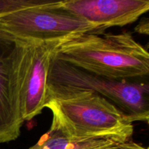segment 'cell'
Here are the masks:
<instances>
[{"label":"cell","instance_id":"4","mask_svg":"<svg viewBox=\"0 0 149 149\" xmlns=\"http://www.w3.org/2000/svg\"><path fill=\"white\" fill-rule=\"evenodd\" d=\"M61 3L0 17V31L20 40L49 42L81 33H101L106 30L61 8Z\"/></svg>","mask_w":149,"mask_h":149},{"label":"cell","instance_id":"2","mask_svg":"<svg viewBox=\"0 0 149 149\" xmlns=\"http://www.w3.org/2000/svg\"><path fill=\"white\" fill-rule=\"evenodd\" d=\"M53 58L81 69L116 80L149 74V53L131 33H81L57 42Z\"/></svg>","mask_w":149,"mask_h":149},{"label":"cell","instance_id":"8","mask_svg":"<svg viewBox=\"0 0 149 149\" xmlns=\"http://www.w3.org/2000/svg\"><path fill=\"white\" fill-rule=\"evenodd\" d=\"M122 143L106 138L71 139L49 129L28 149H113Z\"/></svg>","mask_w":149,"mask_h":149},{"label":"cell","instance_id":"11","mask_svg":"<svg viewBox=\"0 0 149 149\" xmlns=\"http://www.w3.org/2000/svg\"><path fill=\"white\" fill-rule=\"evenodd\" d=\"M113 149H148L147 148H145L143 146H141V144H138L137 143L133 142L132 140L127 141V142H125L124 143L121 144L119 146L114 148Z\"/></svg>","mask_w":149,"mask_h":149},{"label":"cell","instance_id":"7","mask_svg":"<svg viewBox=\"0 0 149 149\" xmlns=\"http://www.w3.org/2000/svg\"><path fill=\"white\" fill-rule=\"evenodd\" d=\"M61 8L107 29L131 24L149 10L148 0H62Z\"/></svg>","mask_w":149,"mask_h":149},{"label":"cell","instance_id":"3","mask_svg":"<svg viewBox=\"0 0 149 149\" xmlns=\"http://www.w3.org/2000/svg\"><path fill=\"white\" fill-rule=\"evenodd\" d=\"M47 86L70 90H90L100 95L117 106L132 123L148 122V82L106 78L52 56Z\"/></svg>","mask_w":149,"mask_h":149},{"label":"cell","instance_id":"9","mask_svg":"<svg viewBox=\"0 0 149 149\" xmlns=\"http://www.w3.org/2000/svg\"><path fill=\"white\" fill-rule=\"evenodd\" d=\"M59 1L50 0H0V17L26 9L55 5Z\"/></svg>","mask_w":149,"mask_h":149},{"label":"cell","instance_id":"5","mask_svg":"<svg viewBox=\"0 0 149 149\" xmlns=\"http://www.w3.org/2000/svg\"><path fill=\"white\" fill-rule=\"evenodd\" d=\"M26 41L0 31V144L15 141L23 123L20 68Z\"/></svg>","mask_w":149,"mask_h":149},{"label":"cell","instance_id":"1","mask_svg":"<svg viewBox=\"0 0 149 149\" xmlns=\"http://www.w3.org/2000/svg\"><path fill=\"white\" fill-rule=\"evenodd\" d=\"M45 108L52 113L50 129L71 139L106 138L125 143L134 125L114 104L87 90L47 86Z\"/></svg>","mask_w":149,"mask_h":149},{"label":"cell","instance_id":"10","mask_svg":"<svg viewBox=\"0 0 149 149\" xmlns=\"http://www.w3.org/2000/svg\"><path fill=\"white\" fill-rule=\"evenodd\" d=\"M135 31L138 33L144 35H148L149 33V22L147 17L141 20L138 25L135 26Z\"/></svg>","mask_w":149,"mask_h":149},{"label":"cell","instance_id":"6","mask_svg":"<svg viewBox=\"0 0 149 149\" xmlns=\"http://www.w3.org/2000/svg\"><path fill=\"white\" fill-rule=\"evenodd\" d=\"M58 42L26 41L20 68V109L30 121L45 109L48 73Z\"/></svg>","mask_w":149,"mask_h":149}]
</instances>
